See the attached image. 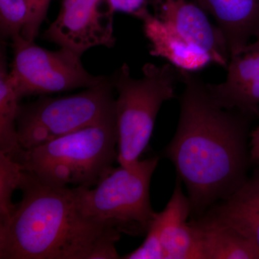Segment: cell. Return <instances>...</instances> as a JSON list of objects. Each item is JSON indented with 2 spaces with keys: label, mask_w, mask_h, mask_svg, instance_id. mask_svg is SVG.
Returning <instances> with one entry per match:
<instances>
[{
  "label": "cell",
  "mask_w": 259,
  "mask_h": 259,
  "mask_svg": "<svg viewBox=\"0 0 259 259\" xmlns=\"http://www.w3.org/2000/svg\"><path fill=\"white\" fill-rule=\"evenodd\" d=\"M179 73L185 84L180 120L165 154L187 187L191 213L197 218L248 180L251 117L220 106L207 83L194 73Z\"/></svg>",
  "instance_id": "obj_1"
},
{
  "label": "cell",
  "mask_w": 259,
  "mask_h": 259,
  "mask_svg": "<svg viewBox=\"0 0 259 259\" xmlns=\"http://www.w3.org/2000/svg\"><path fill=\"white\" fill-rule=\"evenodd\" d=\"M23 199L0 225L1 259H117L120 232L88 217L79 187L42 185L25 171Z\"/></svg>",
  "instance_id": "obj_2"
},
{
  "label": "cell",
  "mask_w": 259,
  "mask_h": 259,
  "mask_svg": "<svg viewBox=\"0 0 259 259\" xmlns=\"http://www.w3.org/2000/svg\"><path fill=\"white\" fill-rule=\"evenodd\" d=\"M117 146L113 118L25 149L18 163L42 185L91 187L113 168Z\"/></svg>",
  "instance_id": "obj_3"
},
{
  "label": "cell",
  "mask_w": 259,
  "mask_h": 259,
  "mask_svg": "<svg viewBox=\"0 0 259 259\" xmlns=\"http://www.w3.org/2000/svg\"><path fill=\"white\" fill-rule=\"evenodd\" d=\"M143 76L135 79L127 64L111 76L115 99L117 161L121 166H134L149 144L161 105L175 97L180 73L170 64L147 63Z\"/></svg>",
  "instance_id": "obj_4"
},
{
  "label": "cell",
  "mask_w": 259,
  "mask_h": 259,
  "mask_svg": "<svg viewBox=\"0 0 259 259\" xmlns=\"http://www.w3.org/2000/svg\"><path fill=\"white\" fill-rule=\"evenodd\" d=\"M158 157L134 166L112 168L95 188L79 187L83 212L130 236L146 234L156 212L150 202V183Z\"/></svg>",
  "instance_id": "obj_5"
},
{
  "label": "cell",
  "mask_w": 259,
  "mask_h": 259,
  "mask_svg": "<svg viewBox=\"0 0 259 259\" xmlns=\"http://www.w3.org/2000/svg\"><path fill=\"white\" fill-rule=\"evenodd\" d=\"M111 76L84 91L56 98L41 97L19 107V141L24 149L50 142L89 126L115 118Z\"/></svg>",
  "instance_id": "obj_6"
},
{
  "label": "cell",
  "mask_w": 259,
  "mask_h": 259,
  "mask_svg": "<svg viewBox=\"0 0 259 259\" xmlns=\"http://www.w3.org/2000/svg\"><path fill=\"white\" fill-rule=\"evenodd\" d=\"M11 40L13 59L10 77L20 100L90 88L107 78L88 72L81 63V56L69 49L48 50L21 35Z\"/></svg>",
  "instance_id": "obj_7"
},
{
  "label": "cell",
  "mask_w": 259,
  "mask_h": 259,
  "mask_svg": "<svg viewBox=\"0 0 259 259\" xmlns=\"http://www.w3.org/2000/svg\"><path fill=\"white\" fill-rule=\"evenodd\" d=\"M114 14L107 0H63L42 38L81 56L92 48H112Z\"/></svg>",
  "instance_id": "obj_8"
},
{
  "label": "cell",
  "mask_w": 259,
  "mask_h": 259,
  "mask_svg": "<svg viewBox=\"0 0 259 259\" xmlns=\"http://www.w3.org/2000/svg\"><path fill=\"white\" fill-rule=\"evenodd\" d=\"M189 197L178 178L166 207L156 212L144 243L124 259H202L200 245L190 223Z\"/></svg>",
  "instance_id": "obj_9"
},
{
  "label": "cell",
  "mask_w": 259,
  "mask_h": 259,
  "mask_svg": "<svg viewBox=\"0 0 259 259\" xmlns=\"http://www.w3.org/2000/svg\"><path fill=\"white\" fill-rule=\"evenodd\" d=\"M154 9L163 23L208 54L212 63L226 69L231 56L224 34L209 21L207 12L195 1L159 0Z\"/></svg>",
  "instance_id": "obj_10"
},
{
  "label": "cell",
  "mask_w": 259,
  "mask_h": 259,
  "mask_svg": "<svg viewBox=\"0 0 259 259\" xmlns=\"http://www.w3.org/2000/svg\"><path fill=\"white\" fill-rule=\"evenodd\" d=\"M226 79L207 83L220 106L252 117L259 115V36L230 59Z\"/></svg>",
  "instance_id": "obj_11"
},
{
  "label": "cell",
  "mask_w": 259,
  "mask_h": 259,
  "mask_svg": "<svg viewBox=\"0 0 259 259\" xmlns=\"http://www.w3.org/2000/svg\"><path fill=\"white\" fill-rule=\"evenodd\" d=\"M212 15L226 37L230 56L259 36V0H194Z\"/></svg>",
  "instance_id": "obj_12"
},
{
  "label": "cell",
  "mask_w": 259,
  "mask_h": 259,
  "mask_svg": "<svg viewBox=\"0 0 259 259\" xmlns=\"http://www.w3.org/2000/svg\"><path fill=\"white\" fill-rule=\"evenodd\" d=\"M199 217L233 228L259 249V170L234 193Z\"/></svg>",
  "instance_id": "obj_13"
},
{
  "label": "cell",
  "mask_w": 259,
  "mask_h": 259,
  "mask_svg": "<svg viewBox=\"0 0 259 259\" xmlns=\"http://www.w3.org/2000/svg\"><path fill=\"white\" fill-rule=\"evenodd\" d=\"M141 21L151 56L166 59L178 71L186 72L195 73L212 64L208 54L187 42L156 15L149 12Z\"/></svg>",
  "instance_id": "obj_14"
},
{
  "label": "cell",
  "mask_w": 259,
  "mask_h": 259,
  "mask_svg": "<svg viewBox=\"0 0 259 259\" xmlns=\"http://www.w3.org/2000/svg\"><path fill=\"white\" fill-rule=\"evenodd\" d=\"M190 223L200 245L202 259H259L258 247L233 228L202 217Z\"/></svg>",
  "instance_id": "obj_15"
},
{
  "label": "cell",
  "mask_w": 259,
  "mask_h": 259,
  "mask_svg": "<svg viewBox=\"0 0 259 259\" xmlns=\"http://www.w3.org/2000/svg\"><path fill=\"white\" fill-rule=\"evenodd\" d=\"M5 49L0 57V153L19 162L24 152L19 141L17 120L20 100L12 81Z\"/></svg>",
  "instance_id": "obj_16"
},
{
  "label": "cell",
  "mask_w": 259,
  "mask_h": 259,
  "mask_svg": "<svg viewBox=\"0 0 259 259\" xmlns=\"http://www.w3.org/2000/svg\"><path fill=\"white\" fill-rule=\"evenodd\" d=\"M25 171L20 163L0 153V225L11 217L16 204L12 202L15 190H20Z\"/></svg>",
  "instance_id": "obj_17"
},
{
  "label": "cell",
  "mask_w": 259,
  "mask_h": 259,
  "mask_svg": "<svg viewBox=\"0 0 259 259\" xmlns=\"http://www.w3.org/2000/svg\"><path fill=\"white\" fill-rule=\"evenodd\" d=\"M30 0H0V30L3 38L21 35L28 23Z\"/></svg>",
  "instance_id": "obj_18"
},
{
  "label": "cell",
  "mask_w": 259,
  "mask_h": 259,
  "mask_svg": "<svg viewBox=\"0 0 259 259\" xmlns=\"http://www.w3.org/2000/svg\"><path fill=\"white\" fill-rule=\"evenodd\" d=\"M31 8L28 23L25 25L22 36L27 40L34 41L38 35L42 22L47 17L51 0H30Z\"/></svg>",
  "instance_id": "obj_19"
},
{
  "label": "cell",
  "mask_w": 259,
  "mask_h": 259,
  "mask_svg": "<svg viewBox=\"0 0 259 259\" xmlns=\"http://www.w3.org/2000/svg\"><path fill=\"white\" fill-rule=\"evenodd\" d=\"M113 12H120L142 20L149 13L151 0H107Z\"/></svg>",
  "instance_id": "obj_20"
},
{
  "label": "cell",
  "mask_w": 259,
  "mask_h": 259,
  "mask_svg": "<svg viewBox=\"0 0 259 259\" xmlns=\"http://www.w3.org/2000/svg\"><path fill=\"white\" fill-rule=\"evenodd\" d=\"M250 161L259 162V125L250 134Z\"/></svg>",
  "instance_id": "obj_21"
},
{
  "label": "cell",
  "mask_w": 259,
  "mask_h": 259,
  "mask_svg": "<svg viewBox=\"0 0 259 259\" xmlns=\"http://www.w3.org/2000/svg\"><path fill=\"white\" fill-rule=\"evenodd\" d=\"M158 1L159 0H151V6H153V8H154L156 5H157Z\"/></svg>",
  "instance_id": "obj_22"
}]
</instances>
